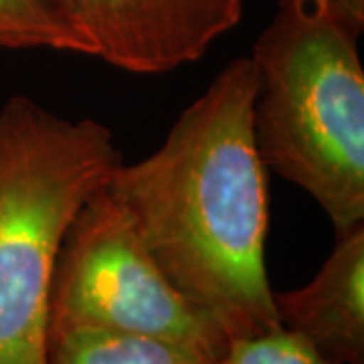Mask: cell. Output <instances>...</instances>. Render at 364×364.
<instances>
[{
  "label": "cell",
  "instance_id": "cell-6",
  "mask_svg": "<svg viewBox=\"0 0 364 364\" xmlns=\"http://www.w3.org/2000/svg\"><path fill=\"white\" fill-rule=\"evenodd\" d=\"M279 326L332 364H364V225L340 235L310 284L273 291Z\"/></svg>",
  "mask_w": 364,
  "mask_h": 364
},
{
  "label": "cell",
  "instance_id": "cell-1",
  "mask_svg": "<svg viewBox=\"0 0 364 364\" xmlns=\"http://www.w3.org/2000/svg\"><path fill=\"white\" fill-rule=\"evenodd\" d=\"M257 69L237 57L154 154L124 162L105 193L176 289L227 338L279 328L265 272L267 178L253 140Z\"/></svg>",
  "mask_w": 364,
  "mask_h": 364
},
{
  "label": "cell",
  "instance_id": "cell-7",
  "mask_svg": "<svg viewBox=\"0 0 364 364\" xmlns=\"http://www.w3.org/2000/svg\"><path fill=\"white\" fill-rule=\"evenodd\" d=\"M47 364H221L168 340L85 326H49Z\"/></svg>",
  "mask_w": 364,
  "mask_h": 364
},
{
  "label": "cell",
  "instance_id": "cell-9",
  "mask_svg": "<svg viewBox=\"0 0 364 364\" xmlns=\"http://www.w3.org/2000/svg\"><path fill=\"white\" fill-rule=\"evenodd\" d=\"M221 364H332L308 340L275 328L265 334L229 340Z\"/></svg>",
  "mask_w": 364,
  "mask_h": 364
},
{
  "label": "cell",
  "instance_id": "cell-8",
  "mask_svg": "<svg viewBox=\"0 0 364 364\" xmlns=\"http://www.w3.org/2000/svg\"><path fill=\"white\" fill-rule=\"evenodd\" d=\"M0 49H53L87 55L53 0H0Z\"/></svg>",
  "mask_w": 364,
  "mask_h": 364
},
{
  "label": "cell",
  "instance_id": "cell-5",
  "mask_svg": "<svg viewBox=\"0 0 364 364\" xmlns=\"http://www.w3.org/2000/svg\"><path fill=\"white\" fill-rule=\"evenodd\" d=\"M90 57L130 73L198 61L237 26L243 0H53Z\"/></svg>",
  "mask_w": 364,
  "mask_h": 364
},
{
  "label": "cell",
  "instance_id": "cell-10",
  "mask_svg": "<svg viewBox=\"0 0 364 364\" xmlns=\"http://www.w3.org/2000/svg\"><path fill=\"white\" fill-rule=\"evenodd\" d=\"M326 4L340 25L348 28L354 37L363 33L364 0H326Z\"/></svg>",
  "mask_w": 364,
  "mask_h": 364
},
{
  "label": "cell",
  "instance_id": "cell-4",
  "mask_svg": "<svg viewBox=\"0 0 364 364\" xmlns=\"http://www.w3.org/2000/svg\"><path fill=\"white\" fill-rule=\"evenodd\" d=\"M49 326H85L168 340L221 363L229 338L176 289L126 213L97 191L67 229L53 269Z\"/></svg>",
  "mask_w": 364,
  "mask_h": 364
},
{
  "label": "cell",
  "instance_id": "cell-2",
  "mask_svg": "<svg viewBox=\"0 0 364 364\" xmlns=\"http://www.w3.org/2000/svg\"><path fill=\"white\" fill-rule=\"evenodd\" d=\"M255 41L261 162L322 207L340 235L364 225V69L326 0H284Z\"/></svg>",
  "mask_w": 364,
  "mask_h": 364
},
{
  "label": "cell",
  "instance_id": "cell-3",
  "mask_svg": "<svg viewBox=\"0 0 364 364\" xmlns=\"http://www.w3.org/2000/svg\"><path fill=\"white\" fill-rule=\"evenodd\" d=\"M122 162L95 119H67L23 95L0 107V364H47L63 237Z\"/></svg>",
  "mask_w": 364,
  "mask_h": 364
},
{
  "label": "cell",
  "instance_id": "cell-11",
  "mask_svg": "<svg viewBox=\"0 0 364 364\" xmlns=\"http://www.w3.org/2000/svg\"><path fill=\"white\" fill-rule=\"evenodd\" d=\"M275 2H277V4H279V2H284V0H275Z\"/></svg>",
  "mask_w": 364,
  "mask_h": 364
}]
</instances>
